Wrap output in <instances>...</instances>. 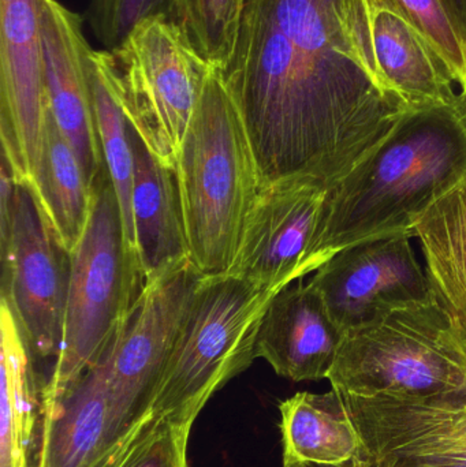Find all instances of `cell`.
Here are the masks:
<instances>
[{
	"instance_id": "obj_1",
	"label": "cell",
	"mask_w": 466,
	"mask_h": 467,
	"mask_svg": "<svg viewBox=\"0 0 466 467\" xmlns=\"http://www.w3.org/2000/svg\"><path fill=\"white\" fill-rule=\"evenodd\" d=\"M219 73L260 188L304 178L333 189L416 109L378 62L371 0H245Z\"/></svg>"
},
{
	"instance_id": "obj_2",
	"label": "cell",
	"mask_w": 466,
	"mask_h": 467,
	"mask_svg": "<svg viewBox=\"0 0 466 467\" xmlns=\"http://www.w3.org/2000/svg\"><path fill=\"white\" fill-rule=\"evenodd\" d=\"M465 178L461 107L413 109L328 191L305 276L352 244L394 234L413 235L424 213Z\"/></svg>"
},
{
	"instance_id": "obj_3",
	"label": "cell",
	"mask_w": 466,
	"mask_h": 467,
	"mask_svg": "<svg viewBox=\"0 0 466 467\" xmlns=\"http://www.w3.org/2000/svg\"><path fill=\"white\" fill-rule=\"evenodd\" d=\"M191 260L205 276L227 274L260 191L243 118L213 70L175 163Z\"/></svg>"
},
{
	"instance_id": "obj_4",
	"label": "cell",
	"mask_w": 466,
	"mask_h": 467,
	"mask_svg": "<svg viewBox=\"0 0 466 467\" xmlns=\"http://www.w3.org/2000/svg\"><path fill=\"white\" fill-rule=\"evenodd\" d=\"M327 380L344 397L466 403V337L432 296L345 332Z\"/></svg>"
},
{
	"instance_id": "obj_5",
	"label": "cell",
	"mask_w": 466,
	"mask_h": 467,
	"mask_svg": "<svg viewBox=\"0 0 466 467\" xmlns=\"http://www.w3.org/2000/svg\"><path fill=\"white\" fill-rule=\"evenodd\" d=\"M70 255L62 346L41 391V411L57 405L100 362L144 288L107 169L93 185L89 221Z\"/></svg>"
},
{
	"instance_id": "obj_6",
	"label": "cell",
	"mask_w": 466,
	"mask_h": 467,
	"mask_svg": "<svg viewBox=\"0 0 466 467\" xmlns=\"http://www.w3.org/2000/svg\"><path fill=\"white\" fill-rule=\"evenodd\" d=\"M275 293L229 274L204 276L186 310L150 413L193 427L208 400L254 359Z\"/></svg>"
},
{
	"instance_id": "obj_7",
	"label": "cell",
	"mask_w": 466,
	"mask_h": 467,
	"mask_svg": "<svg viewBox=\"0 0 466 467\" xmlns=\"http://www.w3.org/2000/svg\"><path fill=\"white\" fill-rule=\"evenodd\" d=\"M131 128L175 169L183 137L215 68L167 16L137 24L112 49L96 51Z\"/></svg>"
},
{
	"instance_id": "obj_8",
	"label": "cell",
	"mask_w": 466,
	"mask_h": 467,
	"mask_svg": "<svg viewBox=\"0 0 466 467\" xmlns=\"http://www.w3.org/2000/svg\"><path fill=\"white\" fill-rule=\"evenodd\" d=\"M13 226L2 254V298L16 316L33 362L57 359L70 285L71 255L26 183L16 182Z\"/></svg>"
},
{
	"instance_id": "obj_9",
	"label": "cell",
	"mask_w": 466,
	"mask_h": 467,
	"mask_svg": "<svg viewBox=\"0 0 466 467\" xmlns=\"http://www.w3.org/2000/svg\"><path fill=\"white\" fill-rule=\"evenodd\" d=\"M202 275L192 261L144 285L125 326L104 354L109 408L128 431L150 414L189 304Z\"/></svg>"
},
{
	"instance_id": "obj_10",
	"label": "cell",
	"mask_w": 466,
	"mask_h": 467,
	"mask_svg": "<svg viewBox=\"0 0 466 467\" xmlns=\"http://www.w3.org/2000/svg\"><path fill=\"white\" fill-rule=\"evenodd\" d=\"M43 0H0V139L14 181L32 188L48 117Z\"/></svg>"
},
{
	"instance_id": "obj_11",
	"label": "cell",
	"mask_w": 466,
	"mask_h": 467,
	"mask_svg": "<svg viewBox=\"0 0 466 467\" xmlns=\"http://www.w3.org/2000/svg\"><path fill=\"white\" fill-rule=\"evenodd\" d=\"M412 238V234H394L352 244L315 272L309 285L344 334L434 296Z\"/></svg>"
},
{
	"instance_id": "obj_12",
	"label": "cell",
	"mask_w": 466,
	"mask_h": 467,
	"mask_svg": "<svg viewBox=\"0 0 466 467\" xmlns=\"http://www.w3.org/2000/svg\"><path fill=\"white\" fill-rule=\"evenodd\" d=\"M328 191L304 178L262 186L227 274L275 294L303 280Z\"/></svg>"
},
{
	"instance_id": "obj_13",
	"label": "cell",
	"mask_w": 466,
	"mask_h": 467,
	"mask_svg": "<svg viewBox=\"0 0 466 467\" xmlns=\"http://www.w3.org/2000/svg\"><path fill=\"white\" fill-rule=\"evenodd\" d=\"M43 36L49 111L93 186L106 170L90 82L93 48L81 16L57 0H43Z\"/></svg>"
},
{
	"instance_id": "obj_14",
	"label": "cell",
	"mask_w": 466,
	"mask_h": 467,
	"mask_svg": "<svg viewBox=\"0 0 466 467\" xmlns=\"http://www.w3.org/2000/svg\"><path fill=\"white\" fill-rule=\"evenodd\" d=\"M344 335L316 288L298 280L268 305L254 354L287 380L319 381L328 379Z\"/></svg>"
},
{
	"instance_id": "obj_15",
	"label": "cell",
	"mask_w": 466,
	"mask_h": 467,
	"mask_svg": "<svg viewBox=\"0 0 466 467\" xmlns=\"http://www.w3.org/2000/svg\"><path fill=\"white\" fill-rule=\"evenodd\" d=\"M129 431L112 419L100 361L57 405L41 411L33 467H109Z\"/></svg>"
},
{
	"instance_id": "obj_16",
	"label": "cell",
	"mask_w": 466,
	"mask_h": 467,
	"mask_svg": "<svg viewBox=\"0 0 466 467\" xmlns=\"http://www.w3.org/2000/svg\"><path fill=\"white\" fill-rule=\"evenodd\" d=\"M131 144L134 244L147 285L192 261L191 250L175 169L163 163L133 128Z\"/></svg>"
},
{
	"instance_id": "obj_17",
	"label": "cell",
	"mask_w": 466,
	"mask_h": 467,
	"mask_svg": "<svg viewBox=\"0 0 466 467\" xmlns=\"http://www.w3.org/2000/svg\"><path fill=\"white\" fill-rule=\"evenodd\" d=\"M279 413L282 467H356L369 457L336 389L298 392L279 403Z\"/></svg>"
},
{
	"instance_id": "obj_18",
	"label": "cell",
	"mask_w": 466,
	"mask_h": 467,
	"mask_svg": "<svg viewBox=\"0 0 466 467\" xmlns=\"http://www.w3.org/2000/svg\"><path fill=\"white\" fill-rule=\"evenodd\" d=\"M0 467H33L44 380L7 302L0 304Z\"/></svg>"
},
{
	"instance_id": "obj_19",
	"label": "cell",
	"mask_w": 466,
	"mask_h": 467,
	"mask_svg": "<svg viewBox=\"0 0 466 467\" xmlns=\"http://www.w3.org/2000/svg\"><path fill=\"white\" fill-rule=\"evenodd\" d=\"M372 32L383 74L410 106L461 107L453 73L415 27L399 14L372 5Z\"/></svg>"
},
{
	"instance_id": "obj_20",
	"label": "cell",
	"mask_w": 466,
	"mask_h": 467,
	"mask_svg": "<svg viewBox=\"0 0 466 467\" xmlns=\"http://www.w3.org/2000/svg\"><path fill=\"white\" fill-rule=\"evenodd\" d=\"M435 298L466 337V178L413 226Z\"/></svg>"
},
{
	"instance_id": "obj_21",
	"label": "cell",
	"mask_w": 466,
	"mask_h": 467,
	"mask_svg": "<svg viewBox=\"0 0 466 467\" xmlns=\"http://www.w3.org/2000/svg\"><path fill=\"white\" fill-rule=\"evenodd\" d=\"M32 191L60 244L73 252L89 221L93 186L51 111L47 117Z\"/></svg>"
},
{
	"instance_id": "obj_22",
	"label": "cell",
	"mask_w": 466,
	"mask_h": 467,
	"mask_svg": "<svg viewBox=\"0 0 466 467\" xmlns=\"http://www.w3.org/2000/svg\"><path fill=\"white\" fill-rule=\"evenodd\" d=\"M90 82H92L93 104H95L104 163L117 193L126 235L136 249L133 216H131V194H133L134 182L131 125L126 118L122 104L112 88L106 70L98 60L96 49H93L90 55Z\"/></svg>"
},
{
	"instance_id": "obj_23",
	"label": "cell",
	"mask_w": 466,
	"mask_h": 467,
	"mask_svg": "<svg viewBox=\"0 0 466 467\" xmlns=\"http://www.w3.org/2000/svg\"><path fill=\"white\" fill-rule=\"evenodd\" d=\"M245 0H175L171 21L211 67L223 70L232 55Z\"/></svg>"
},
{
	"instance_id": "obj_24",
	"label": "cell",
	"mask_w": 466,
	"mask_h": 467,
	"mask_svg": "<svg viewBox=\"0 0 466 467\" xmlns=\"http://www.w3.org/2000/svg\"><path fill=\"white\" fill-rule=\"evenodd\" d=\"M377 7L399 14L449 66L460 92L465 85L466 41L443 0H371ZM461 96V93H460Z\"/></svg>"
},
{
	"instance_id": "obj_25",
	"label": "cell",
	"mask_w": 466,
	"mask_h": 467,
	"mask_svg": "<svg viewBox=\"0 0 466 467\" xmlns=\"http://www.w3.org/2000/svg\"><path fill=\"white\" fill-rule=\"evenodd\" d=\"M175 0H90L88 24L103 49L119 46L140 22L150 16L171 19Z\"/></svg>"
},
{
	"instance_id": "obj_26",
	"label": "cell",
	"mask_w": 466,
	"mask_h": 467,
	"mask_svg": "<svg viewBox=\"0 0 466 467\" xmlns=\"http://www.w3.org/2000/svg\"><path fill=\"white\" fill-rule=\"evenodd\" d=\"M191 430L152 414L119 467H189Z\"/></svg>"
},
{
	"instance_id": "obj_27",
	"label": "cell",
	"mask_w": 466,
	"mask_h": 467,
	"mask_svg": "<svg viewBox=\"0 0 466 467\" xmlns=\"http://www.w3.org/2000/svg\"><path fill=\"white\" fill-rule=\"evenodd\" d=\"M378 467H466V460H443L434 457L388 458L375 461Z\"/></svg>"
},
{
	"instance_id": "obj_28",
	"label": "cell",
	"mask_w": 466,
	"mask_h": 467,
	"mask_svg": "<svg viewBox=\"0 0 466 467\" xmlns=\"http://www.w3.org/2000/svg\"><path fill=\"white\" fill-rule=\"evenodd\" d=\"M466 41V0H443Z\"/></svg>"
},
{
	"instance_id": "obj_29",
	"label": "cell",
	"mask_w": 466,
	"mask_h": 467,
	"mask_svg": "<svg viewBox=\"0 0 466 467\" xmlns=\"http://www.w3.org/2000/svg\"><path fill=\"white\" fill-rule=\"evenodd\" d=\"M356 467H378V465L374 462V460H372L371 457H368L364 458L363 461H360V462H358Z\"/></svg>"
},
{
	"instance_id": "obj_30",
	"label": "cell",
	"mask_w": 466,
	"mask_h": 467,
	"mask_svg": "<svg viewBox=\"0 0 466 467\" xmlns=\"http://www.w3.org/2000/svg\"><path fill=\"white\" fill-rule=\"evenodd\" d=\"M460 98H461L462 111H464V114H465V117H466V68H465V85H464V89H462L461 96H460Z\"/></svg>"
}]
</instances>
